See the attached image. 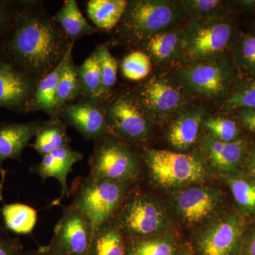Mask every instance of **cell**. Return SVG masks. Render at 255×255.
I'll return each instance as SVG.
<instances>
[{
    "instance_id": "6da1fadb",
    "label": "cell",
    "mask_w": 255,
    "mask_h": 255,
    "mask_svg": "<svg viewBox=\"0 0 255 255\" xmlns=\"http://www.w3.org/2000/svg\"><path fill=\"white\" fill-rule=\"evenodd\" d=\"M15 18L5 46L6 58L38 81L60 63L73 42L43 10L27 6Z\"/></svg>"
},
{
    "instance_id": "f35d334b",
    "label": "cell",
    "mask_w": 255,
    "mask_h": 255,
    "mask_svg": "<svg viewBox=\"0 0 255 255\" xmlns=\"http://www.w3.org/2000/svg\"><path fill=\"white\" fill-rule=\"evenodd\" d=\"M241 255H255V231L252 232L242 243Z\"/></svg>"
},
{
    "instance_id": "d6a6232c",
    "label": "cell",
    "mask_w": 255,
    "mask_h": 255,
    "mask_svg": "<svg viewBox=\"0 0 255 255\" xmlns=\"http://www.w3.org/2000/svg\"><path fill=\"white\" fill-rule=\"evenodd\" d=\"M204 125L212 132L216 139L223 142L234 141L238 135V127L233 121L226 119H209Z\"/></svg>"
},
{
    "instance_id": "3957f363",
    "label": "cell",
    "mask_w": 255,
    "mask_h": 255,
    "mask_svg": "<svg viewBox=\"0 0 255 255\" xmlns=\"http://www.w3.org/2000/svg\"><path fill=\"white\" fill-rule=\"evenodd\" d=\"M145 161L151 177L164 187H177L200 182L204 179V166L194 156L168 150H149Z\"/></svg>"
},
{
    "instance_id": "4316f807",
    "label": "cell",
    "mask_w": 255,
    "mask_h": 255,
    "mask_svg": "<svg viewBox=\"0 0 255 255\" xmlns=\"http://www.w3.org/2000/svg\"><path fill=\"white\" fill-rule=\"evenodd\" d=\"M78 75L84 95L87 98L97 102L102 101V74L96 51L78 67Z\"/></svg>"
},
{
    "instance_id": "836d02e7",
    "label": "cell",
    "mask_w": 255,
    "mask_h": 255,
    "mask_svg": "<svg viewBox=\"0 0 255 255\" xmlns=\"http://www.w3.org/2000/svg\"><path fill=\"white\" fill-rule=\"evenodd\" d=\"M226 107L229 110L243 107L255 110V83L249 84L239 89L228 100Z\"/></svg>"
},
{
    "instance_id": "83f0119b",
    "label": "cell",
    "mask_w": 255,
    "mask_h": 255,
    "mask_svg": "<svg viewBox=\"0 0 255 255\" xmlns=\"http://www.w3.org/2000/svg\"><path fill=\"white\" fill-rule=\"evenodd\" d=\"M172 242L165 238H131L127 244V255H174Z\"/></svg>"
},
{
    "instance_id": "44dd1931",
    "label": "cell",
    "mask_w": 255,
    "mask_h": 255,
    "mask_svg": "<svg viewBox=\"0 0 255 255\" xmlns=\"http://www.w3.org/2000/svg\"><path fill=\"white\" fill-rule=\"evenodd\" d=\"M70 141L66 124L60 118H51L42 122L35 135V141L31 146L43 157L52 151L69 145Z\"/></svg>"
},
{
    "instance_id": "60d3db41",
    "label": "cell",
    "mask_w": 255,
    "mask_h": 255,
    "mask_svg": "<svg viewBox=\"0 0 255 255\" xmlns=\"http://www.w3.org/2000/svg\"><path fill=\"white\" fill-rule=\"evenodd\" d=\"M24 255H65L59 251L55 249L53 246H49L41 247L36 251H33Z\"/></svg>"
},
{
    "instance_id": "484cf974",
    "label": "cell",
    "mask_w": 255,
    "mask_h": 255,
    "mask_svg": "<svg viewBox=\"0 0 255 255\" xmlns=\"http://www.w3.org/2000/svg\"><path fill=\"white\" fill-rule=\"evenodd\" d=\"M201 124L200 114L188 113L181 116L171 126L168 133L169 142L176 148H188L195 142Z\"/></svg>"
},
{
    "instance_id": "9c48e42d",
    "label": "cell",
    "mask_w": 255,
    "mask_h": 255,
    "mask_svg": "<svg viewBox=\"0 0 255 255\" xmlns=\"http://www.w3.org/2000/svg\"><path fill=\"white\" fill-rule=\"evenodd\" d=\"M58 118L88 140L97 141L110 132L105 110L100 102L91 99L68 104L60 111Z\"/></svg>"
},
{
    "instance_id": "74e56055",
    "label": "cell",
    "mask_w": 255,
    "mask_h": 255,
    "mask_svg": "<svg viewBox=\"0 0 255 255\" xmlns=\"http://www.w3.org/2000/svg\"><path fill=\"white\" fill-rule=\"evenodd\" d=\"M11 16L5 1H0V36L11 26Z\"/></svg>"
},
{
    "instance_id": "ba28073f",
    "label": "cell",
    "mask_w": 255,
    "mask_h": 255,
    "mask_svg": "<svg viewBox=\"0 0 255 255\" xmlns=\"http://www.w3.org/2000/svg\"><path fill=\"white\" fill-rule=\"evenodd\" d=\"M37 80L0 57V107L29 112Z\"/></svg>"
},
{
    "instance_id": "8d00e7d4",
    "label": "cell",
    "mask_w": 255,
    "mask_h": 255,
    "mask_svg": "<svg viewBox=\"0 0 255 255\" xmlns=\"http://www.w3.org/2000/svg\"><path fill=\"white\" fill-rule=\"evenodd\" d=\"M242 53L246 61L255 67V37L249 36L243 42Z\"/></svg>"
},
{
    "instance_id": "277c9868",
    "label": "cell",
    "mask_w": 255,
    "mask_h": 255,
    "mask_svg": "<svg viewBox=\"0 0 255 255\" xmlns=\"http://www.w3.org/2000/svg\"><path fill=\"white\" fill-rule=\"evenodd\" d=\"M138 172L136 157L124 144L107 136L96 141L90 159L89 175L118 182H130L137 177Z\"/></svg>"
},
{
    "instance_id": "d590c367",
    "label": "cell",
    "mask_w": 255,
    "mask_h": 255,
    "mask_svg": "<svg viewBox=\"0 0 255 255\" xmlns=\"http://www.w3.org/2000/svg\"><path fill=\"white\" fill-rule=\"evenodd\" d=\"M217 0H196L188 1L191 11L196 14H205L214 9L219 5Z\"/></svg>"
},
{
    "instance_id": "2e32d148",
    "label": "cell",
    "mask_w": 255,
    "mask_h": 255,
    "mask_svg": "<svg viewBox=\"0 0 255 255\" xmlns=\"http://www.w3.org/2000/svg\"><path fill=\"white\" fill-rule=\"evenodd\" d=\"M140 100L146 109L157 114L173 112L181 105V92L163 79H151L142 87Z\"/></svg>"
},
{
    "instance_id": "d6986e66",
    "label": "cell",
    "mask_w": 255,
    "mask_h": 255,
    "mask_svg": "<svg viewBox=\"0 0 255 255\" xmlns=\"http://www.w3.org/2000/svg\"><path fill=\"white\" fill-rule=\"evenodd\" d=\"M53 20L73 43L97 31L83 16L75 0L65 1L59 11L53 16Z\"/></svg>"
},
{
    "instance_id": "4dcf8cb0",
    "label": "cell",
    "mask_w": 255,
    "mask_h": 255,
    "mask_svg": "<svg viewBox=\"0 0 255 255\" xmlns=\"http://www.w3.org/2000/svg\"><path fill=\"white\" fill-rule=\"evenodd\" d=\"M179 41L177 33L159 32L149 39L147 50L157 59H168L177 49Z\"/></svg>"
},
{
    "instance_id": "7a4b0ae2",
    "label": "cell",
    "mask_w": 255,
    "mask_h": 255,
    "mask_svg": "<svg viewBox=\"0 0 255 255\" xmlns=\"http://www.w3.org/2000/svg\"><path fill=\"white\" fill-rule=\"evenodd\" d=\"M130 182H118L88 175L74 181L70 189L72 205L91 224L92 232L112 221L127 196Z\"/></svg>"
},
{
    "instance_id": "7c38bea8",
    "label": "cell",
    "mask_w": 255,
    "mask_h": 255,
    "mask_svg": "<svg viewBox=\"0 0 255 255\" xmlns=\"http://www.w3.org/2000/svg\"><path fill=\"white\" fill-rule=\"evenodd\" d=\"M231 36V26L226 23L215 22L200 26L188 33L184 40V50L192 58L211 57L226 48Z\"/></svg>"
},
{
    "instance_id": "5b68a950",
    "label": "cell",
    "mask_w": 255,
    "mask_h": 255,
    "mask_svg": "<svg viewBox=\"0 0 255 255\" xmlns=\"http://www.w3.org/2000/svg\"><path fill=\"white\" fill-rule=\"evenodd\" d=\"M113 220L123 234L131 238L149 237L165 226L163 213L157 204L142 194L124 198Z\"/></svg>"
},
{
    "instance_id": "7bdbcfd3",
    "label": "cell",
    "mask_w": 255,
    "mask_h": 255,
    "mask_svg": "<svg viewBox=\"0 0 255 255\" xmlns=\"http://www.w3.org/2000/svg\"><path fill=\"white\" fill-rule=\"evenodd\" d=\"M253 170H254V172L255 174V155L254 159H253Z\"/></svg>"
},
{
    "instance_id": "30bf717a",
    "label": "cell",
    "mask_w": 255,
    "mask_h": 255,
    "mask_svg": "<svg viewBox=\"0 0 255 255\" xmlns=\"http://www.w3.org/2000/svg\"><path fill=\"white\" fill-rule=\"evenodd\" d=\"M105 112L109 131L114 130L119 136L133 141L142 140L147 135V119L131 97H118L111 103Z\"/></svg>"
},
{
    "instance_id": "ac0fdd59",
    "label": "cell",
    "mask_w": 255,
    "mask_h": 255,
    "mask_svg": "<svg viewBox=\"0 0 255 255\" xmlns=\"http://www.w3.org/2000/svg\"><path fill=\"white\" fill-rule=\"evenodd\" d=\"M74 43L69 47L60 63L46 76L37 82L34 95L32 99L29 111H38L53 117L54 112L57 88L63 75L65 65L73 56Z\"/></svg>"
},
{
    "instance_id": "603a6c76",
    "label": "cell",
    "mask_w": 255,
    "mask_h": 255,
    "mask_svg": "<svg viewBox=\"0 0 255 255\" xmlns=\"http://www.w3.org/2000/svg\"><path fill=\"white\" fill-rule=\"evenodd\" d=\"M5 228L17 235L31 234L36 227L38 213L26 204H5L1 209Z\"/></svg>"
},
{
    "instance_id": "ffe728a7",
    "label": "cell",
    "mask_w": 255,
    "mask_h": 255,
    "mask_svg": "<svg viewBox=\"0 0 255 255\" xmlns=\"http://www.w3.org/2000/svg\"><path fill=\"white\" fill-rule=\"evenodd\" d=\"M87 255H127L124 235L113 219L93 233Z\"/></svg>"
},
{
    "instance_id": "cb8c5ba5",
    "label": "cell",
    "mask_w": 255,
    "mask_h": 255,
    "mask_svg": "<svg viewBox=\"0 0 255 255\" xmlns=\"http://www.w3.org/2000/svg\"><path fill=\"white\" fill-rule=\"evenodd\" d=\"M83 93L76 66L73 56L65 65L56 92L54 112L51 118H58L60 111L69 103L73 102Z\"/></svg>"
},
{
    "instance_id": "52a82bcc",
    "label": "cell",
    "mask_w": 255,
    "mask_h": 255,
    "mask_svg": "<svg viewBox=\"0 0 255 255\" xmlns=\"http://www.w3.org/2000/svg\"><path fill=\"white\" fill-rule=\"evenodd\" d=\"M92 234L88 220L70 204L64 208L50 245L65 255H87Z\"/></svg>"
},
{
    "instance_id": "e575fe53",
    "label": "cell",
    "mask_w": 255,
    "mask_h": 255,
    "mask_svg": "<svg viewBox=\"0 0 255 255\" xmlns=\"http://www.w3.org/2000/svg\"><path fill=\"white\" fill-rule=\"evenodd\" d=\"M22 246L18 238H9L0 230V255H22Z\"/></svg>"
},
{
    "instance_id": "5bb4252c",
    "label": "cell",
    "mask_w": 255,
    "mask_h": 255,
    "mask_svg": "<svg viewBox=\"0 0 255 255\" xmlns=\"http://www.w3.org/2000/svg\"><path fill=\"white\" fill-rule=\"evenodd\" d=\"M41 121L29 123L0 124V180L4 182L3 162L6 159H21L23 150L36 135Z\"/></svg>"
},
{
    "instance_id": "1f68e13d",
    "label": "cell",
    "mask_w": 255,
    "mask_h": 255,
    "mask_svg": "<svg viewBox=\"0 0 255 255\" xmlns=\"http://www.w3.org/2000/svg\"><path fill=\"white\" fill-rule=\"evenodd\" d=\"M228 183L239 206L246 211L255 213V182L242 178L230 177Z\"/></svg>"
},
{
    "instance_id": "e0dca14e",
    "label": "cell",
    "mask_w": 255,
    "mask_h": 255,
    "mask_svg": "<svg viewBox=\"0 0 255 255\" xmlns=\"http://www.w3.org/2000/svg\"><path fill=\"white\" fill-rule=\"evenodd\" d=\"M182 75L187 86L201 95L216 97L224 90V75L214 64H196L184 69Z\"/></svg>"
},
{
    "instance_id": "ab89813d",
    "label": "cell",
    "mask_w": 255,
    "mask_h": 255,
    "mask_svg": "<svg viewBox=\"0 0 255 255\" xmlns=\"http://www.w3.org/2000/svg\"><path fill=\"white\" fill-rule=\"evenodd\" d=\"M242 121L249 130L255 132V110L245 112L242 115Z\"/></svg>"
},
{
    "instance_id": "b9f144b4",
    "label": "cell",
    "mask_w": 255,
    "mask_h": 255,
    "mask_svg": "<svg viewBox=\"0 0 255 255\" xmlns=\"http://www.w3.org/2000/svg\"><path fill=\"white\" fill-rule=\"evenodd\" d=\"M4 183L1 182V180H0V203L1 202V201H2V196H3V187H4ZM3 229L2 228H1V226H0V230Z\"/></svg>"
},
{
    "instance_id": "f546056e",
    "label": "cell",
    "mask_w": 255,
    "mask_h": 255,
    "mask_svg": "<svg viewBox=\"0 0 255 255\" xmlns=\"http://www.w3.org/2000/svg\"><path fill=\"white\" fill-rule=\"evenodd\" d=\"M151 68L150 57L142 51L132 52L125 57L122 65L124 76L132 81L145 78L150 73Z\"/></svg>"
},
{
    "instance_id": "4fadbf2b",
    "label": "cell",
    "mask_w": 255,
    "mask_h": 255,
    "mask_svg": "<svg viewBox=\"0 0 255 255\" xmlns=\"http://www.w3.org/2000/svg\"><path fill=\"white\" fill-rule=\"evenodd\" d=\"M83 159L81 152L73 150L70 145L63 146L42 157L40 163L31 168L32 172L38 174L45 182L48 178H55L60 183L63 197H70L68 177L74 164Z\"/></svg>"
},
{
    "instance_id": "8fae6325",
    "label": "cell",
    "mask_w": 255,
    "mask_h": 255,
    "mask_svg": "<svg viewBox=\"0 0 255 255\" xmlns=\"http://www.w3.org/2000/svg\"><path fill=\"white\" fill-rule=\"evenodd\" d=\"M243 223L230 216L206 228L198 241L202 255H237L241 252Z\"/></svg>"
},
{
    "instance_id": "9a60e30c",
    "label": "cell",
    "mask_w": 255,
    "mask_h": 255,
    "mask_svg": "<svg viewBox=\"0 0 255 255\" xmlns=\"http://www.w3.org/2000/svg\"><path fill=\"white\" fill-rule=\"evenodd\" d=\"M175 202L179 214L188 223H197L214 212L219 200L212 191L204 188L193 187L178 193Z\"/></svg>"
},
{
    "instance_id": "f1b7e54d",
    "label": "cell",
    "mask_w": 255,
    "mask_h": 255,
    "mask_svg": "<svg viewBox=\"0 0 255 255\" xmlns=\"http://www.w3.org/2000/svg\"><path fill=\"white\" fill-rule=\"evenodd\" d=\"M102 74V100L110 94L117 82L118 63L107 46H99L95 50Z\"/></svg>"
},
{
    "instance_id": "7402d4cb",
    "label": "cell",
    "mask_w": 255,
    "mask_h": 255,
    "mask_svg": "<svg viewBox=\"0 0 255 255\" xmlns=\"http://www.w3.org/2000/svg\"><path fill=\"white\" fill-rule=\"evenodd\" d=\"M128 3L126 0H90L87 14L97 28L111 30L123 18Z\"/></svg>"
},
{
    "instance_id": "d4e9b609",
    "label": "cell",
    "mask_w": 255,
    "mask_h": 255,
    "mask_svg": "<svg viewBox=\"0 0 255 255\" xmlns=\"http://www.w3.org/2000/svg\"><path fill=\"white\" fill-rule=\"evenodd\" d=\"M242 140L223 142L210 140L206 144L208 154L215 167L221 170H232L239 163L243 152Z\"/></svg>"
},
{
    "instance_id": "8992f818",
    "label": "cell",
    "mask_w": 255,
    "mask_h": 255,
    "mask_svg": "<svg viewBox=\"0 0 255 255\" xmlns=\"http://www.w3.org/2000/svg\"><path fill=\"white\" fill-rule=\"evenodd\" d=\"M177 13L166 1H134L128 3L123 18L124 31L135 39H150L175 21Z\"/></svg>"
}]
</instances>
